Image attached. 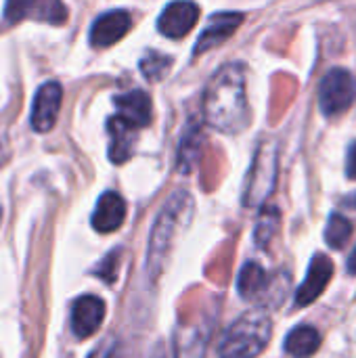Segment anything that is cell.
<instances>
[{"instance_id": "obj_1", "label": "cell", "mask_w": 356, "mask_h": 358, "mask_svg": "<svg viewBox=\"0 0 356 358\" xmlns=\"http://www.w3.org/2000/svg\"><path fill=\"white\" fill-rule=\"evenodd\" d=\"M250 103L245 92V67L241 63L222 65L204 92V120L225 134H239L250 126Z\"/></svg>"}, {"instance_id": "obj_2", "label": "cell", "mask_w": 356, "mask_h": 358, "mask_svg": "<svg viewBox=\"0 0 356 358\" xmlns=\"http://www.w3.org/2000/svg\"><path fill=\"white\" fill-rule=\"evenodd\" d=\"M195 212V201L187 191H176L162 208L151 229L149 250H147V275L157 279L168 262L172 245L180 231L189 227Z\"/></svg>"}, {"instance_id": "obj_3", "label": "cell", "mask_w": 356, "mask_h": 358, "mask_svg": "<svg viewBox=\"0 0 356 358\" xmlns=\"http://www.w3.org/2000/svg\"><path fill=\"white\" fill-rule=\"evenodd\" d=\"M271 317L262 310H250L227 329L218 346V357L256 358L271 342Z\"/></svg>"}, {"instance_id": "obj_4", "label": "cell", "mask_w": 356, "mask_h": 358, "mask_svg": "<svg viewBox=\"0 0 356 358\" xmlns=\"http://www.w3.org/2000/svg\"><path fill=\"white\" fill-rule=\"evenodd\" d=\"M277 168H279L277 145L273 141L260 143L254 155L252 170L245 182V193H243V203L248 208H258L271 197L275 182H277Z\"/></svg>"}, {"instance_id": "obj_5", "label": "cell", "mask_w": 356, "mask_h": 358, "mask_svg": "<svg viewBox=\"0 0 356 358\" xmlns=\"http://www.w3.org/2000/svg\"><path fill=\"white\" fill-rule=\"evenodd\" d=\"M356 99V78L344 67L329 69L319 86V107L323 115L338 117L353 107Z\"/></svg>"}, {"instance_id": "obj_6", "label": "cell", "mask_w": 356, "mask_h": 358, "mask_svg": "<svg viewBox=\"0 0 356 358\" xmlns=\"http://www.w3.org/2000/svg\"><path fill=\"white\" fill-rule=\"evenodd\" d=\"M4 19L8 23L36 19L50 25H63L67 21V6L63 0H6Z\"/></svg>"}, {"instance_id": "obj_7", "label": "cell", "mask_w": 356, "mask_h": 358, "mask_svg": "<svg viewBox=\"0 0 356 358\" xmlns=\"http://www.w3.org/2000/svg\"><path fill=\"white\" fill-rule=\"evenodd\" d=\"M61 101H63V88L59 82H44L36 90L29 122L38 134H46L52 130L57 115H59V109H61Z\"/></svg>"}, {"instance_id": "obj_8", "label": "cell", "mask_w": 356, "mask_h": 358, "mask_svg": "<svg viewBox=\"0 0 356 358\" xmlns=\"http://www.w3.org/2000/svg\"><path fill=\"white\" fill-rule=\"evenodd\" d=\"M197 21H199V6L193 0H174L162 10L157 19V29L166 38L180 40L195 27Z\"/></svg>"}, {"instance_id": "obj_9", "label": "cell", "mask_w": 356, "mask_h": 358, "mask_svg": "<svg viewBox=\"0 0 356 358\" xmlns=\"http://www.w3.org/2000/svg\"><path fill=\"white\" fill-rule=\"evenodd\" d=\"M132 27V17L128 10L113 8L99 15L90 27V44L94 48H107L120 42Z\"/></svg>"}, {"instance_id": "obj_10", "label": "cell", "mask_w": 356, "mask_h": 358, "mask_svg": "<svg viewBox=\"0 0 356 358\" xmlns=\"http://www.w3.org/2000/svg\"><path fill=\"white\" fill-rule=\"evenodd\" d=\"M241 23H243V15L241 13H216V15H212L208 25L204 27L201 36L195 42L193 55L199 57L201 52H208V50L225 44L237 31V27Z\"/></svg>"}, {"instance_id": "obj_11", "label": "cell", "mask_w": 356, "mask_h": 358, "mask_svg": "<svg viewBox=\"0 0 356 358\" xmlns=\"http://www.w3.org/2000/svg\"><path fill=\"white\" fill-rule=\"evenodd\" d=\"M212 327L206 321L178 323L174 334V358H204Z\"/></svg>"}, {"instance_id": "obj_12", "label": "cell", "mask_w": 356, "mask_h": 358, "mask_svg": "<svg viewBox=\"0 0 356 358\" xmlns=\"http://www.w3.org/2000/svg\"><path fill=\"white\" fill-rule=\"evenodd\" d=\"M115 117L122 120L124 124L132 126L134 130H141L151 124L153 109H151V99L145 90H130L126 94L115 96Z\"/></svg>"}, {"instance_id": "obj_13", "label": "cell", "mask_w": 356, "mask_h": 358, "mask_svg": "<svg viewBox=\"0 0 356 358\" xmlns=\"http://www.w3.org/2000/svg\"><path fill=\"white\" fill-rule=\"evenodd\" d=\"M332 275H334V264L327 256L323 254H317L308 266V273H306V279L302 281V285L296 289V304L298 306H308L313 304L323 292L325 287L329 285L332 281Z\"/></svg>"}, {"instance_id": "obj_14", "label": "cell", "mask_w": 356, "mask_h": 358, "mask_svg": "<svg viewBox=\"0 0 356 358\" xmlns=\"http://www.w3.org/2000/svg\"><path fill=\"white\" fill-rule=\"evenodd\" d=\"M105 319V302L97 296H82L71 308V329L78 338H90Z\"/></svg>"}, {"instance_id": "obj_15", "label": "cell", "mask_w": 356, "mask_h": 358, "mask_svg": "<svg viewBox=\"0 0 356 358\" xmlns=\"http://www.w3.org/2000/svg\"><path fill=\"white\" fill-rule=\"evenodd\" d=\"M126 220V201L120 193L107 191L99 197L92 212V227L97 233H113Z\"/></svg>"}, {"instance_id": "obj_16", "label": "cell", "mask_w": 356, "mask_h": 358, "mask_svg": "<svg viewBox=\"0 0 356 358\" xmlns=\"http://www.w3.org/2000/svg\"><path fill=\"white\" fill-rule=\"evenodd\" d=\"M107 132H109V159L113 164H124L132 157L134 153V143H136V130L115 115L107 122Z\"/></svg>"}, {"instance_id": "obj_17", "label": "cell", "mask_w": 356, "mask_h": 358, "mask_svg": "<svg viewBox=\"0 0 356 358\" xmlns=\"http://www.w3.org/2000/svg\"><path fill=\"white\" fill-rule=\"evenodd\" d=\"M321 346V336L311 325L292 329L285 338V352L294 358H311Z\"/></svg>"}, {"instance_id": "obj_18", "label": "cell", "mask_w": 356, "mask_h": 358, "mask_svg": "<svg viewBox=\"0 0 356 358\" xmlns=\"http://www.w3.org/2000/svg\"><path fill=\"white\" fill-rule=\"evenodd\" d=\"M266 287H269L266 271L258 262H245L237 277V289H239L241 298L256 300L258 296H262L266 292Z\"/></svg>"}, {"instance_id": "obj_19", "label": "cell", "mask_w": 356, "mask_h": 358, "mask_svg": "<svg viewBox=\"0 0 356 358\" xmlns=\"http://www.w3.org/2000/svg\"><path fill=\"white\" fill-rule=\"evenodd\" d=\"M199 151H201V130L199 124H191L185 134L183 141L178 145V172L189 174L195 170V164L199 162Z\"/></svg>"}, {"instance_id": "obj_20", "label": "cell", "mask_w": 356, "mask_h": 358, "mask_svg": "<svg viewBox=\"0 0 356 358\" xmlns=\"http://www.w3.org/2000/svg\"><path fill=\"white\" fill-rule=\"evenodd\" d=\"M353 235V224L348 218H344L342 214H334L327 222V229H325V241L329 248L334 250H342L346 245V241L350 239Z\"/></svg>"}, {"instance_id": "obj_21", "label": "cell", "mask_w": 356, "mask_h": 358, "mask_svg": "<svg viewBox=\"0 0 356 358\" xmlns=\"http://www.w3.org/2000/svg\"><path fill=\"white\" fill-rule=\"evenodd\" d=\"M170 67H172V57L162 55L157 50H151V52H147L141 59V71L151 82H157V80L166 78V73L170 71Z\"/></svg>"}, {"instance_id": "obj_22", "label": "cell", "mask_w": 356, "mask_h": 358, "mask_svg": "<svg viewBox=\"0 0 356 358\" xmlns=\"http://www.w3.org/2000/svg\"><path fill=\"white\" fill-rule=\"evenodd\" d=\"M277 224H279V214L277 210H266L262 212L260 220H258V227H256V241L258 245H266V241L273 237V233L277 231Z\"/></svg>"}, {"instance_id": "obj_23", "label": "cell", "mask_w": 356, "mask_h": 358, "mask_svg": "<svg viewBox=\"0 0 356 358\" xmlns=\"http://www.w3.org/2000/svg\"><path fill=\"white\" fill-rule=\"evenodd\" d=\"M90 358H124V350L120 342H101V346L90 355Z\"/></svg>"}, {"instance_id": "obj_24", "label": "cell", "mask_w": 356, "mask_h": 358, "mask_svg": "<svg viewBox=\"0 0 356 358\" xmlns=\"http://www.w3.org/2000/svg\"><path fill=\"white\" fill-rule=\"evenodd\" d=\"M346 174L348 178L356 180V143L348 149V159H346Z\"/></svg>"}, {"instance_id": "obj_25", "label": "cell", "mask_w": 356, "mask_h": 358, "mask_svg": "<svg viewBox=\"0 0 356 358\" xmlns=\"http://www.w3.org/2000/svg\"><path fill=\"white\" fill-rule=\"evenodd\" d=\"M348 273H350V275H356V248L353 250L350 258H348Z\"/></svg>"}, {"instance_id": "obj_26", "label": "cell", "mask_w": 356, "mask_h": 358, "mask_svg": "<svg viewBox=\"0 0 356 358\" xmlns=\"http://www.w3.org/2000/svg\"><path fill=\"white\" fill-rule=\"evenodd\" d=\"M151 358H168V355H166V352H164V350L159 348V350H157V352H155V355H153Z\"/></svg>"}, {"instance_id": "obj_27", "label": "cell", "mask_w": 356, "mask_h": 358, "mask_svg": "<svg viewBox=\"0 0 356 358\" xmlns=\"http://www.w3.org/2000/svg\"><path fill=\"white\" fill-rule=\"evenodd\" d=\"M0 220H2V208H0Z\"/></svg>"}]
</instances>
